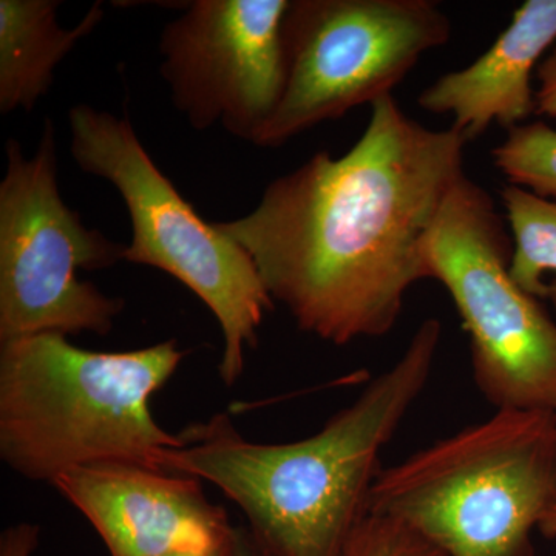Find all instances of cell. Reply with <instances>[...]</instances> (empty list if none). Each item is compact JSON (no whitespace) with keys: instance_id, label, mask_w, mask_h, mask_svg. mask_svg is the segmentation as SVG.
<instances>
[{"instance_id":"obj_2","label":"cell","mask_w":556,"mask_h":556,"mask_svg":"<svg viewBox=\"0 0 556 556\" xmlns=\"http://www.w3.org/2000/svg\"><path fill=\"white\" fill-rule=\"evenodd\" d=\"M441 336V321L424 320L396 364L313 437L258 444L215 415L182 431L185 444L163 468L218 486L277 556H340L368 514L380 452L428 383Z\"/></svg>"},{"instance_id":"obj_6","label":"cell","mask_w":556,"mask_h":556,"mask_svg":"<svg viewBox=\"0 0 556 556\" xmlns=\"http://www.w3.org/2000/svg\"><path fill=\"white\" fill-rule=\"evenodd\" d=\"M426 258L431 280L455 302L486 401L497 409L556 413V324L511 278L503 217L467 175L442 204Z\"/></svg>"},{"instance_id":"obj_9","label":"cell","mask_w":556,"mask_h":556,"mask_svg":"<svg viewBox=\"0 0 556 556\" xmlns=\"http://www.w3.org/2000/svg\"><path fill=\"white\" fill-rule=\"evenodd\" d=\"M291 0H193L161 33L160 72L195 130L255 144L283 98Z\"/></svg>"},{"instance_id":"obj_5","label":"cell","mask_w":556,"mask_h":556,"mask_svg":"<svg viewBox=\"0 0 556 556\" xmlns=\"http://www.w3.org/2000/svg\"><path fill=\"white\" fill-rule=\"evenodd\" d=\"M70 150L80 170L115 186L131 223L124 262L169 274L211 309L222 328L219 379L243 376L247 350L274 300L254 262L217 223H207L150 159L127 118L76 104L68 112Z\"/></svg>"},{"instance_id":"obj_1","label":"cell","mask_w":556,"mask_h":556,"mask_svg":"<svg viewBox=\"0 0 556 556\" xmlns=\"http://www.w3.org/2000/svg\"><path fill=\"white\" fill-rule=\"evenodd\" d=\"M467 144L388 94L345 155L316 153L270 181L254 211L217 225L303 332L338 346L380 338L409 289L431 278L427 237L467 175Z\"/></svg>"},{"instance_id":"obj_19","label":"cell","mask_w":556,"mask_h":556,"mask_svg":"<svg viewBox=\"0 0 556 556\" xmlns=\"http://www.w3.org/2000/svg\"><path fill=\"white\" fill-rule=\"evenodd\" d=\"M538 530H540L544 536L556 538V504L551 508L546 517H544Z\"/></svg>"},{"instance_id":"obj_8","label":"cell","mask_w":556,"mask_h":556,"mask_svg":"<svg viewBox=\"0 0 556 556\" xmlns=\"http://www.w3.org/2000/svg\"><path fill=\"white\" fill-rule=\"evenodd\" d=\"M450 36L452 21L433 0H291L287 87L255 146L278 148L375 104Z\"/></svg>"},{"instance_id":"obj_4","label":"cell","mask_w":556,"mask_h":556,"mask_svg":"<svg viewBox=\"0 0 556 556\" xmlns=\"http://www.w3.org/2000/svg\"><path fill=\"white\" fill-rule=\"evenodd\" d=\"M556 504V413L497 409L481 424L380 468L368 511L408 526L447 556H535Z\"/></svg>"},{"instance_id":"obj_13","label":"cell","mask_w":556,"mask_h":556,"mask_svg":"<svg viewBox=\"0 0 556 556\" xmlns=\"http://www.w3.org/2000/svg\"><path fill=\"white\" fill-rule=\"evenodd\" d=\"M500 195L511 232L510 276L533 299L546 292L556 309V201L515 185Z\"/></svg>"},{"instance_id":"obj_18","label":"cell","mask_w":556,"mask_h":556,"mask_svg":"<svg viewBox=\"0 0 556 556\" xmlns=\"http://www.w3.org/2000/svg\"><path fill=\"white\" fill-rule=\"evenodd\" d=\"M226 556H277L263 546L248 526H233L232 538Z\"/></svg>"},{"instance_id":"obj_7","label":"cell","mask_w":556,"mask_h":556,"mask_svg":"<svg viewBox=\"0 0 556 556\" xmlns=\"http://www.w3.org/2000/svg\"><path fill=\"white\" fill-rule=\"evenodd\" d=\"M5 150L0 182V343L40 332L109 334L124 300L80 280L79 270L124 262L126 244L84 225L62 200L56 131L50 119L43 123L31 159L16 139H9Z\"/></svg>"},{"instance_id":"obj_11","label":"cell","mask_w":556,"mask_h":556,"mask_svg":"<svg viewBox=\"0 0 556 556\" xmlns=\"http://www.w3.org/2000/svg\"><path fill=\"white\" fill-rule=\"evenodd\" d=\"M556 42V0H526L490 49L467 67L445 73L417 98L419 108L452 115L467 142L492 124L506 130L536 115L532 75Z\"/></svg>"},{"instance_id":"obj_3","label":"cell","mask_w":556,"mask_h":556,"mask_svg":"<svg viewBox=\"0 0 556 556\" xmlns=\"http://www.w3.org/2000/svg\"><path fill=\"white\" fill-rule=\"evenodd\" d=\"M186 354L174 339L123 353L84 350L61 332L0 343V457L51 485L97 464L163 468L185 441L156 422L150 399Z\"/></svg>"},{"instance_id":"obj_12","label":"cell","mask_w":556,"mask_h":556,"mask_svg":"<svg viewBox=\"0 0 556 556\" xmlns=\"http://www.w3.org/2000/svg\"><path fill=\"white\" fill-rule=\"evenodd\" d=\"M60 0H0V112H31L54 70L104 20L97 2L75 28L58 22Z\"/></svg>"},{"instance_id":"obj_15","label":"cell","mask_w":556,"mask_h":556,"mask_svg":"<svg viewBox=\"0 0 556 556\" xmlns=\"http://www.w3.org/2000/svg\"><path fill=\"white\" fill-rule=\"evenodd\" d=\"M340 556H447L397 519L368 511Z\"/></svg>"},{"instance_id":"obj_10","label":"cell","mask_w":556,"mask_h":556,"mask_svg":"<svg viewBox=\"0 0 556 556\" xmlns=\"http://www.w3.org/2000/svg\"><path fill=\"white\" fill-rule=\"evenodd\" d=\"M53 486L89 519L110 556L208 554L232 538L225 508L189 475L108 463L75 468Z\"/></svg>"},{"instance_id":"obj_14","label":"cell","mask_w":556,"mask_h":556,"mask_svg":"<svg viewBox=\"0 0 556 556\" xmlns=\"http://www.w3.org/2000/svg\"><path fill=\"white\" fill-rule=\"evenodd\" d=\"M492 159L510 185L556 201V129L544 121L507 130Z\"/></svg>"},{"instance_id":"obj_17","label":"cell","mask_w":556,"mask_h":556,"mask_svg":"<svg viewBox=\"0 0 556 556\" xmlns=\"http://www.w3.org/2000/svg\"><path fill=\"white\" fill-rule=\"evenodd\" d=\"M39 533V527L30 522L10 526L0 536V556H35Z\"/></svg>"},{"instance_id":"obj_16","label":"cell","mask_w":556,"mask_h":556,"mask_svg":"<svg viewBox=\"0 0 556 556\" xmlns=\"http://www.w3.org/2000/svg\"><path fill=\"white\" fill-rule=\"evenodd\" d=\"M536 116L556 118V47L536 68Z\"/></svg>"},{"instance_id":"obj_20","label":"cell","mask_w":556,"mask_h":556,"mask_svg":"<svg viewBox=\"0 0 556 556\" xmlns=\"http://www.w3.org/2000/svg\"><path fill=\"white\" fill-rule=\"evenodd\" d=\"M228 547L223 548V551L208 552V554H169L164 556H226L228 555Z\"/></svg>"}]
</instances>
